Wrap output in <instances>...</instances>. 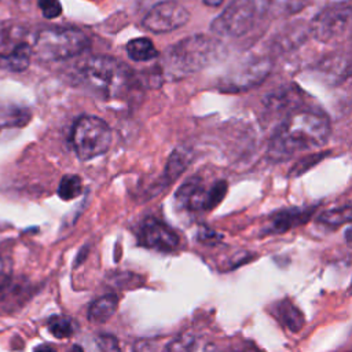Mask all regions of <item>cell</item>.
Returning a JSON list of instances; mask_svg holds the SVG:
<instances>
[{"label":"cell","instance_id":"14","mask_svg":"<svg viewBox=\"0 0 352 352\" xmlns=\"http://www.w3.org/2000/svg\"><path fill=\"white\" fill-rule=\"evenodd\" d=\"M118 301H120V298L114 293L104 294V296L96 298L88 307L87 318L91 322H94V323H104V322H107L114 315V312L117 311Z\"/></svg>","mask_w":352,"mask_h":352},{"label":"cell","instance_id":"10","mask_svg":"<svg viewBox=\"0 0 352 352\" xmlns=\"http://www.w3.org/2000/svg\"><path fill=\"white\" fill-rule=\"evenodd\" d=\"M188 11L180 3L166 0L150 8L142 23L148 32L168 33L182 28L188 21Z\"/></svg>","mask_w":352,"mask_h":352},{"label":"cell","instance_id":"27","mask_svg":"<svg viewBox=\"0 0 352 352\" xmlns=\"http://www.w3.org/2000/svg\"><path fill=\"white\" fill-rule=\"evenodd\" d=\"M223 1H224V0H204V3H205L206 6H210V7H217V6L223 4Z\"/></svg>","mask_w":352,"mask_h":352},{"label":"cell","instance_id":"8","mask_svg":"<svg viewBox=\"0 0 352 352\" xmlns=\"http://www.w3.org/2000/svg\"><path fill=\"white\" fill-rule=\"evenodd\" d=\"M351 23L349 3H336L324 7L311 22L314 37L322 43H333L341 40Z\"/></svg>","mask_w":352,"mask_h":352},{"label":"cell","instance_id":"11","mask_svg":"<svg viewBox=\"0 0 352 352\" xmlns=\"http://www.w3.org/2000/svg\"><path fill=\"white\" fill-rule=\"evenodd\" d=\"M138 239L142 246L158 252H173L180 242L177 232L155 217L143 220L138 232Z\"/></svg>","mask_w":352,"mask_h":352},{"label":"cell","instance_id":"19","mask_svg":"<svg viewBox=\"0 0 352 352\" xmlns=\"http://www.w3.org/2000/svg\"><path fill=\"white\" fill-rule=\"evenodd\" d=\"M82 191V182L77 175H65L58 186V195L63 201H70L78 197Z\"/></svg>","mask_w":352,"mask_h":352},{"label":"cell","instance_id":"2","mask_svg":"<svg viewBox=\"0 0 352 352\" xmlns=\"http://www.w3.org/2000/svg\"><path fill=\"white\" fill-rule=\"evenodd\" d=\"M77 80L88 91L104 99L121 96L132 82V70L109 55H95L78 65Z\"/></svg>","mask_w":352,"mask_h":352},{"label":"cell","instance_id":"17","mask_svg":"<svg viewBox=\"0 0 352 352\" xmlns=\"http://www.w3.org/2000/svg\"><path fill=\"white\" fill-rule=\"evenodd\" d=\"M126 54L129 59L135 62H143V60H151L155 56H158V51L155 50L153 41L146 37H138L131 40L126 44Z\"/></svg>","mask_w":352,"mask_h":352},{"label":"cell","instance_id":"18","mask_svg":"<svg viewBox=\"0 0 352 352\" xmlns=\"http://www.w3.org/2000/svg\"><path fill=\"white\" fill-rule=\"evenodd\" d=\"M190 162H191V155L187 148L175 150L165 166L166 183H172L175 179H177L182 175V172L188 166Z\"/></svg>","mask_w":352,"mask_h":352},{"label":"cell","instance_id":"28","mask_svg":"<svg viewBox=\"0 0 352 352\" xmlns=\"http://www.w3.org/2000/svg\"><path fill=\"white\" fill-rule=\"evenodd\" d=\"M69 352H84V351H82V348H81L80 345H73V346L69 349Z\"/></svg>","mask_w":352,"mask_h":352},{"label":"cell","instance_id":"24","mask_svg":"<svg viewBox=\"0 0 352 352\" xmlns=\"http://www.w3.org/2000/svg\"><path fill=\"white\" fill-rule=\"evenodd\" d=\"M98 352H121L120 346H118V341L109 334H102L98 336L95 340Z\"/></svg>","mask_w":352,"mask_h":352},{"label":"cell","instance_id":"3","mask_svg":"<svg viewBox=\"0 0 352 352\" xmlns=\"http://www.w3.org/2000/svg\"><path fill=\"white\" fill-rule=\"evenodd\" d=\"M223 44L208 36H190L170 45L164 55V67L172 78L198 72L223 56Z\"/></svg>","mask_w":352,"mask_h":352},{"label":"cell","instance_id":"15","mask_svg":"<svg viewBox=\"0 0 352 352\" xmlns=\"http://www.w3.org/2000/svg\"><path fill=\"white\" fill-rule=\"evenodd\" d=\"M275 314L280 320V323L293 333L300 331L301 327L304 326L302 312L287 298L279 301L275 305Z\"/></svg>","mask_w":352,"mask_h":352},{"label":"cell","instance_id":"5","mask_svg":"<svg viewBox=\"0 0 352 352\" xmlns=\"http://www.w3.org/2000/svg\"><path fill=\"white\" fill-rule=\"evenodd\" d=\"M270 7L271 0H231L213 19L210 29L219 36H243L267 15Z\"/></svg>","mask_w":352,"mask_h":352},{"label":"cell","instance_id":"25","mask_svg":"<svg viewBox=\"0 0 352 352\" xmlns=\"http://www.w3.org/2000/svg\"><path fill=\"white\" fill-rule=\"evenodd\" d=\"M11 276V264L6 257L0 256V287L6 286Z\"/></svg>","mask_w":352,"mask_h":352},{"label":"cell","instance_id":"12","mask_svg":"<svg viewBox=\"0 0 352 352\" xmlns=\"http://www.w3.org/2000/svg\"><path fill=\"white\" fill-rule=\"evenodd\" d=\"M314 210L315 208H292V209L280 210L270 219L265 232L279 234V232L289 231L290 228L305 223Z\"/></svg>","mask_w":352,"mask_h":352},{"label":"cell","instance_id":"16","mask_svg":"<svg viewBox=\"0 0 352 352\" xmlns=\"http://www.w3.org/2000/svg\"><path fill=\"white\" fill-rule=\"evenodd\" d=\"M30 121V111L26 107L12 103H0V129L22 128Z\"/></svg>","mask_w":352,"mask_h":352},{"label":"cell","instance_id":"22","mask_svg":"<svg viewBox=\"0 0 352 352\" xmlns=\"http://www.w3.org/2000/svg\"><path fill=\"white\" fill-rule=\"evenodd\" d=\"M197 338L190 333H183L173 338L168 346L166 352H195Z\"/></svg>","mask_w":352,"mask_h":352},{"label":"cell","instance_id":"1","mask_svg":"<svg viewBox=\"0 0 352 352\" xmlns=\"http://www.w3.org/2000/svg\"><path fill=\"white\" fill-rule=\"evenodd\" d=\"M330 135L329 117L318 109H300L290 113L270 140L268 155L282 161L297 153L322 147Z\"/></svg>","mask_w":352,"mask_h":352},{"label":"cell","instance_id":"20","mask_svg":"<svg viewBox=\"0 0 352 352\" xmlns=\"http://www.w3.org/2000/svg\"><path fill=\"white\" fill-rule=\"evenodd\" d=\"M47 326L50 333L56 338H69L76 331L74 322L63 315L51 316L47 322Z\"/></svg>","mask_w":352,"mask_h":352},{"label":"cell","instance_id":"6","mask_svg":"<svg viewBox=\"0 0 352 352\" xmlns=\"http://www.w3.org/2000/svg\"><path fill=\"white\" fill-rule=\"evenodd\" d=\"M70 140L76 155L81 161H89L109 150L111 129L96 116H81L74 122Z\"/></svg>","mask_w":352,"mask_h":352},{"label":"cell","instance_id":"21","mask_svg":"<svg viewBox=\"0 0 352 352\" xmlns=\"http://www.w3.org/2000/svg\"><path fill=\"white\" fill-rule=\"evenodd\" d=\"M351 220V206L345 205L342 208H336L326 210L319 214L318 221L327 227H338Z\"/></svg>","mask_w":352,"mask_h":352},{"label":"cell","instance_id":"26","mask_svg":"<svg viewBox=\"0 0 352 352\" xmlns=\"http://www.w3.org/2000/svg\"><path fill=\"white\" fill-rule=\"evenodd\" d=\"M33 352H56V351H55L52 346L43 344V345H38V346H36Z\"/></svg>","mask_w":352,"mask_h":352},{"label":"cell","instance_id":"23","mask_svg":"<svg viewBox=\"0 0 352 352\" xmlns=\"http://www.w3.org/2000/svg\"><path fill=\"white\" fill-rule=\"evenodd\" d=\"M38 8L47 19H54L62 14V6L59 0H38Z\"/></svg>","mask_w":352,"mask_h":352},{"label":"cell","instance_id":"9","mask_svg":"<svg viewBox=\"0 0 352 352\" xmlns=\"http://www.w3.org/2000/svg\"><path fill=\"white\" fill-rule=\"evenodd\" d=\"M32 43L23 37L21 28L0 30V70L14 73L26 70L33 56Z\"/></svg>","mask_w":352,"mask_h":352},{"label":"cell","instance_id":"13","mask_svg":"<svg viewBox=\"0 0 352 352\" xmlns=\"http://www.w3.org/2000/svg\"><path fill=\"white\" fill-rule=\"evenodd\" d=\"M270 67L264 60L254 62L243 69H241V73H235L232 77H230L224 84L228 85V89L239 91L246 89L248 87H252L254 84H258L265 76L268 74Z\"/></svg>","mask_w":352,"mask_h":352},{"label":"cell","instance_id":"7","mask_svg":"<svg viewBox=\"0 0 352 352\" xmlns=\"http://www.w3.org/2000/svg\"><path fill=\"white\" fill-rule=\"evenodd\" d=\"M227 192V183L217 180L209 187L198 176L190 177L176 191V201L187 210H210L217 206Z\"/></svg>","mask_w":352,"mask_h":352},{"label":"cell","instance_id":"4","mask_svg":"<svg viewBox=\"0 0 352 352\" xmlns=\"http://www.w3.org/2000/svg\"><path fill=\"white\" fill-rule=\"evenodd\" d=\"M89 47V37L76 28L41 29L32 43L33 56L44 62L66 60L82 54Z\"/></svg>","mask_w":352,"mask_h":352}]
</instances>
